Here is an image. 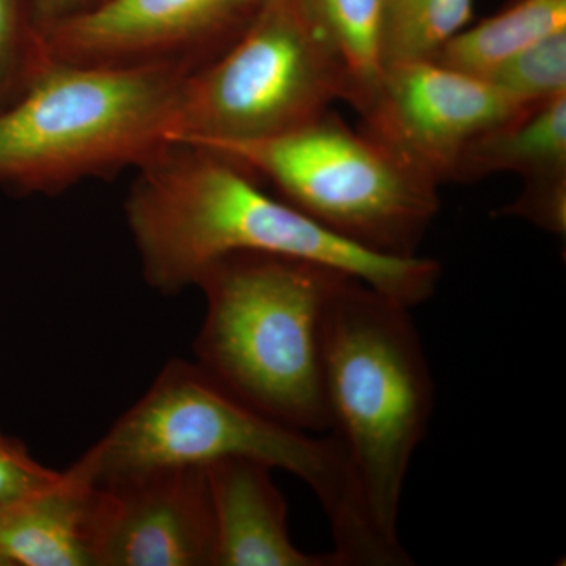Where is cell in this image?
I'll return each instance as SVG.
<instances>
[{
    "label": "cell",
    "instance_id": "6da1fadb",
    "mask_svg": "<svg viewBox=\"0 0 566 566\" xmlns=\"http://www.w3.org/2000/svg\"><path fill=\"white\" fill-rule=\"evenodd\" d=\"M139 170L125 218L145 281L159 293L196 286L212 263L243 252L333 268L411 308L433 296L441 277L434 260L385 255L338 237L262 191L221 153L174 142Z\"/></svg>",
    "mask_w": 566,
    "mask_h": 566
},
{
    "label": "cell",
    "instance_id": "7a4b0ae2",
    "mask_svg": "<svg viewBox=\"0 0 566 566\" xmlns=\"http://www.w3.org/2000/svg\"><path fill=\"white\" fill-rule=\"evenodd\" d=\"M329 434L344 457L360 566L412 565L398 521L434 386L411 307L344 274L323 322Z\"/></svg>",
    "mask_w": 566,
    "mask_h": 566
},
{
    "label": "cell",
    "instance_id": "3957f363",
    "mask_svg": "<svg viewBox=\"0 0 566 566\" xmlns=\"http://www.w3.org/2000/svg\"><path fill=\"white\" fill-rule=\"evenodd\" d=\"M344 274L271 253L212 263L196 285L207 301L196 364L270 419L307 433L329 431L323 322Z\"/></svg>",
    "mask_w": 566,
    "mask_h": 566
},
{
    "label": "cell",
    "instance_id": "277c9868",
    "mask_svg": "<svg viewBox=\"0 0 566 566\" xmlns=\"http://www.w3.org/2000/svg\"><path fill=\"white\" fill-rule=\"evenodd\" d=\"M189 62L87 65L44 57L0 111V186L57 192L147 163L172 144Z\"/></svg>",
    "mask_w": 566,
    "mask_h": 566
},
{
    "label": "cell",
    "instance_id": "5b68a950",
    "mask_svg": "<svg viewBox=\"0 0 566 566\" xmlns=\"http://www.w3.org/2000/svg\"><path fill=\"white\" fill-rule=\"evenodd\" d=\"M251 458L303 480L322 504L337 560H352L357 532L344 457L333 436L270 419L196 363L174 359L150 389L70 468L91 485L155 468Z\"/></svg>",
    "mask_w": 566,
    "mask_h": 566
},
{
    "label": "cell",
    "instance_id": "8992f818",
    "mask_svg": "<svg viewBox=\"0 0 566 566\" xmlns=\"http://www.w3.org/2000/svg\"><path fill=\"white\" fill-rule=\"evenodd\" d=\"M199 147L268 178L308 218L385 255L416 256L441 208L438 185L333 109L279 136Z\"/></svg>",
    "mask_w": 566,
    "mask_h": 566
},
{
    "label": "cell",
    "instance_id": "52a82bcc",
    "mask_svg": "<svg viewBox=\"0 0 566 566\" xmlns=\"http://www.w3.org/2000/svg\"><path fill=\"white\" fill-rule=\"evenodd\" d=\"M348 84L293 0H264L241 35L182 84L172 144L266 139L314 122Z\"/></svg>",
    "mask_w": 566,
    "mask_h": 566
},
{
    "label": "cell",
    "instance_id": "ba28073f",
    "mask_svg": "<svg viewBox=\"0 0 566 566\" xmlns=\"http://www.w3.org/2000/svg\"><path fill=\"white\" fill-rule=\"evenodd\" d=\"M532 104L490 81L436 62L386 69L363 112V129L417 174L441 186L453 180L465 148Z\"/></svg>",
    "mask_w": 566,
    "mask_h": 566
},
{
    "label": "cell",
    "instance_id": "9c48e42d",
    "mask_svg": "<svg viewBox=\"0 0 566 566\" xmlns=\"http://www.w3.org/2000/svg\"><path fill=\"white\" fill-rule=\"evenodd\" d=\"M95 566H214L205 465L155 468L93 485Z\"/></svg>",
    "mask_w": 566,
    "mask_h": 566
},
{
    "label": "cell",
    "instance_id": "30bf717a",
    "mask_svg": "<svg viewBox=\"0 0 566 566\" xmlns=\"http://www.w3.org/2000/svg\"><path fill=\"white\" fill-rule=\"evenodd\" d=\"M263 2L99 0L39 40L46 57L87 65L177 62L181 52L218 55L248 28Z\"/></svg>",
    "mask_w": 566,
    "mask_h": 566
},
{
    "label": "cell",
    "instance_id": "8fae6325",
    "mask_svg": "<svg viewBox=\"0 0 566 566\" xmlns=\"http://www.w3.org/2000/svg\"><path fill=\"white\" fill-rule=\"evenodd\" d=\"M205 468L214 516V566H335L331 553L314 556L292 542L289 505L271 465L226 458Z\"/></svg>",
    "mask_w": 566,
    "mask_h": 566
},
{
    "label": "cell",
    "instance_id": "7c38bea8",
    "mask_svg": "<svg viewBox=\"0 0 566 566\" xmlns=\"http://www.w3.org/2000/svg\"><path fill=\"white\" fill-rule=\"evenodd\" d=\"M93 485L73 469L50 486L0 510V566H95Z\"/></svg>",
    "mask_w": 566,
    "mask_h": 566
},
{
    "label": "cell",
    "instance_id": "4fadbf2b",
    "mask_svg": "<svg viewBox=\"0 0 566 566\" xmlns=\"http://www.w3.org/2000/svg\"><path fill=\"white\" fill-rule=\"evenodd\" d=\"M557 172H566V95L532 104L476 137L458 161L452 181H479L497 174L527 180Z\"/></svg>",
    "mask_w": 566,
    "mask_h": 566
},
{
    "label": "cell",
    "instance_id": "5bb4252c",
    "mask_svg": "<svg viewBox=\"0 0 566 566\" xmlns=\"http://www.w3.org/2000/svg\"><path fill=\"white\" fill-rule=\"evenodd\" d=\"M301 17L348 84L357 114L374 99L385 66L381 59L386 0H293Z\"/></svg>",
    "mask_w": 566,
    "mask_h": 566
},
{
    "label": "cell",
    "instance_id": "9a60e30c",
    "mask_svg": "<svg viewBox=\"0 0 566 566\" xmlns=\"http://www.w3.org/2000/svg\"><path fill=\"white\" fill-rule=\"evenodd\" d=\"M566 31V0H512L465 28L433 62L486 80L499 66L553 33Z\"/></svg>",
    "mask_w": 566,
    "mask_h": 566
},
{
    "label": "cell",
    "instance_id": "2e32d148",
    "mask_svg": "<svg viewBox=\"0 0 566 566\" xmlns=\"http://www.w3.org/2000/svg\"><path fill=\"white\" fill-rule=\"evenodd\" d=\"M475 0H386L382 66L433 62L474 17Z\"/></svg>",
    "mask_w": 566,
    "mask_h": 566
},
{
    "label": "cell",
    "instance_id": "e0dca14e",
    "mask_svg": "<svg viewBox=\"0 0 566 566\" xmlns=\"http://www.w3.org/2000/svg\"><path fill=\"white\" fill-rule=\"evenodd\" d=\"M486 81L521 104L566 95V31L532 44L499 66Z\"/></svg>",
    "mask_w": 566,
    "mask_h": 566
},
{
    "label": "cell",
    "instance_id": "ac0fdd59",
    "mask_svg": "<svg viewBox=\"0 0 566 566\" xmlns=\"http://www.w3.org/2000/svg\"><path fill=\"white\" fill-rule=\"evenodd\" d=\"M43 61L31 2L0 0V111L24 92Z\"/></svg>",
    "mask_w": 566,
    "mask_h": 566
},
{
    "label": "cell",
    "instance_id": "d6986e66",
    "mask_svg": "<svg viewBox=\"0 0 566 566\" xmlns=\"http://www.w3.org/2000/svg\"><path fill=\"white\" fill-rule=\"evenodd\" d=\"M495 218H517L534 223L556 237L566 234V172L542 175L524 180L523 191Z\"/></svg>",
    "mask_w": 566,
    "mask_h": 566
},
{
    "label": "cell",
    "instance_id": "ffe728a7",
    "mask_svg": "<svg viewBox=\"0 0 566 566\" xmlns=\"http://www.w3.org/2000/svg\"><path fill=\"white\" fill-rule=\"evenodd\" d=\"M61 472L40 464L28 447L0 433V510L31 497L54 483Z\"/></svg>",
    "mask_w": 566,
    "mask_h": 566
},
{
    "label": "cell",
    "instance_id": "44dd1931",
    "mask_svg": "<svg viewBox=\"0 0 566 566\" xmlns=\"http://www.w3.org/2000/svg\"><path fill=\"white\" fill-rule=\"evenodd\" d=\"M31 2V17L36 36L43 35L54 25L70 20L74 14L91 9L99 0H29Z\"/></svg>",
    "mask_w": 566,
    "mask_h": 566
}]
</instances>
